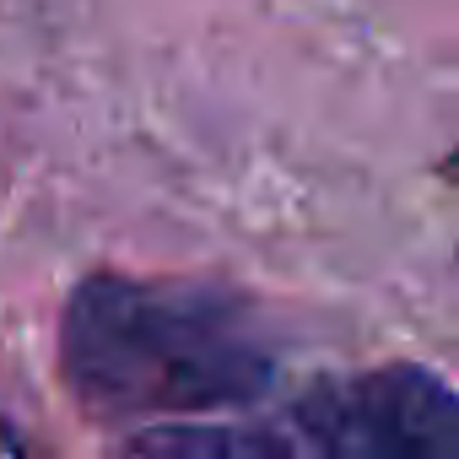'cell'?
<instances>
[{
    "label": "cell",
    "mask_w": 459,
    "mask_h": 459,
    "mask_svg": "<svg viewBox=\"0 0 459 459\" xmlns=\"http://www.w3.org/2000/svg\"><path fill=\"white\" fill-rule=\"evenodd\" d=\"M287 454H454L459 405L432 368H378L314 384L292 405Z\"/></svg>",
    "instance_id": "cell-2"
},
{
    "label": "cell",
    "mask_w": 459,
    "mask_h": 459,
    "mask_svg": "<svg viewBox=\"0 0 459 459\" xmlns=\"http://www.w3.org/2000/svg\"><path fill=\"white\" fill-rule=\"evenodd\" d=\"M60 373L98 416L189 421L260 400L276 351L255 308L221 287L87 276L60 319Z\"/></svg>",
    "instance_id": "cell-1"
}]
</instances>
